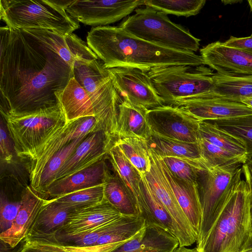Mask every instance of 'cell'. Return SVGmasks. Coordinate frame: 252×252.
<instances>
[{
  "label": "cell",
  "instance_id": "32",
  "mask_svg": "<svg viewBox=\"0 0 252 252\" xmlns=\"http://www.w3.org/2000/svg\"><path fill=\"white\" fill-rule=\"evenodd\" d=\"M104 194L107 202L123 215H138L135 204L118 176L111 173L104 185Z\"/></svg>",
  "mask_w": 252,
  "mask_h": 252
},
{
  "label": "cell",
  "instance_id": "12",
  "mask_svg": "<svg viewBox=\"0 0 252 252\" xmlns=\"http://www.w3.org/2000/svg\"><path fill=\"white\" fill-rule=\"evenodd\" d=\"M144 0H71L65 10L78 23L95 27L106 26L129 15Z\"/></svg>",
  "mask_w": 252,
  "mask_h": 252
},
{
  "label": "cell",
  "instance_id": "9",
  "mask_svg": "<svg viewBox=\"0 0 252 252\" xmlns=\"http://www.w3.org/2000/svg\"><path fill=\"white\" fill-rule=\"evenodd\" d=\"M242 168L213 167L202 170L197 180L202 219L196 248L202 245L213 224L241 180Z\"/></svg>",
  "mask_w": 252,
  "mask_h": 252
},
{
  "label": "cell",
  "instance_id": "49",
  "mask_svg": "<svg viewBox=\"0 0 252 252\" xmlns=\"http://www.w3.org/2000/svg\"><path fill=\"white\" fill-rule=\"evenodd\" d=\"M250 250H252V236L250 237V238L246 244L242 251Z\"/></svg>",
  "mask_w": 252,
  "mask_h": 252
},
{
  "label": "cell",
  "instance_id": "40",
  "mask_svg": "<svg viewBox=\"0 0 252 252\" xmlns=\"http://www.w3.org/2000/svg\"><path fill=\"white\" fill-rule=\"evenodd\" d=\"M145 225L139 215H126L123 221L110 232L101 236L95 245L127 241Z\"/></svg>",
  "mask_w": 252,
  "mask_h": 252
},
{
  "label": "cell",
  "instance_id": "14",
  "mask_svg": "<svg viewBox=\"0 0 252 252\" xmlns=\"http://www.w3.org/2000/svg\"><path fill=\"white\" fill-rule=\"evenodd\" d=\"M107 69L123 99L149 110L164 105L147 71L130 67Z\"/></svg>",
  "mask_w": 252,
  "mask_h": 252
},
{
  "label": "cell",
  "instance_id": "21",
  "mask_svg": "<svg viewBox=\"0 0 252 252\" xmlns=\"http://www.w3.org/2000/svg\"><path fill=\"white\" fill-rule=\"evenodd\" d=\"M158 158L162 170L172 190L198 237L202 219L198 184L177 178L170 171L159 156Z\"/></svg>",
  "mask_w": 252,
  "mask_h": 252
},
{
  "label": "cell",
  "instance_id": "13",
  "mask_svg": "<svg viewBox=\"0 0 252 252\" xmlns=\"http://www.w3.org/2000/svg\"><path fill=\"white\" fill-rule=\"evenodd\" d=\"M148 120L152 131L160 135L186 142H198L201 121L179 106L163 105L149 109Z\"/></svg>",
  "mask_w": 252,
  "mask_h": 252
},
{
  "label": "cell",
  "instance_id": "27",
  "mask_svg": "<svg viewBox=\"0 0 252 252\" xmlns=\"http://www.w3.org/2000/svg\"><path fill=\"white\" fill-rule=\"evenodd\" d=\"M107 155L114 173L131 196L139 216L142 197L140 187L142 178L140 173L126 158L115 140L109 148Z\"/></svg>",
  "mask_w": 252,
  "mask_h": 252
},
{
  "label": "cell",
  "instance_id": "46",
  "mask_svg": "<svg viewBox=\"0 0 252 252\" xmlns=\"http://www.w3.org/2000/svg\"><path fill=\"white\" fill-rule=\"evenodd\" d=\"M222 43L228 47L252 49V36L239 38L231 36L227 41Z\"/></svg>",
  "mask_w": 252,
  "mask_h": 252
},
{
  "label": "cell",
  "instance_id": "52",
  "mask_svg": "<svg viewBox=\"0 0 252 252\" xmlns=\"http://www.w3.org/2000/svg\"><path fill=\"white\" fill-rule=\"evenodd\" d=\"M241 252H252V250L242 251Z\"/></svg>",
  "mask_w": 252,
  "mask_h": 252
},
{
  "label": "cell",
  "instance_id": "33",
  "mask_svg": "<svg viewBox=\"0 0 252 252\" xmlns=\"http://www.w3.org/2000/svg\"><path fill=\"white\" fill-rule=\"evenodd\" d=\"M87 136L75 140L65 146L47 163L35 184L32 188L43 198L49 186L55 181L61 167L78 145Z\"/></svg>",
  "mask_w": 252,
  "mask_h": 252
},
{
  "label": "cell",
  "instance_id": "15",
  "mask_svg": "<svg viewBox=\"0 0 252 252\" xmlns=\"http://www.w3.org/2000/svg\"><path fill=\"white\" fill-rule=\"evenodd\" d=\"M204 65L222 75L234 77L252 76V49L224 45L216 41L200 50Z\"/></svg>",
  "mask_w": 252,
  "mask_h": 252
},
{
  "label": "cell",
  "instance_id": "47",
  "mask_svg": "<svg viewBox=\"0 0 252 252\" xmlns=\"http://www.w3.org/2000/svg\"><path fill=\"white\" fill-rule=\"evenodd\" d=\"M243 172L250 190V212L252 225V159L248 160L242 166Z\"/></svg>",
  "mask_w": 252,
  "mask_h": 252
},
{
  "label": "cell",
  "instance_id": "26",
  "mask_svg": "<svg viewBox=\"0 0 252 252\" xmlns=\"http://www.w3.org/2000/svg\"><path fill=\"white\" fill-rule=\"evenodd\" d=\"M56 95L66 123L83 117L95 118L94 110L89 95L74 77L63 89L56 92Z\"/></svg>",
  "mask_w": 252,
  "mask_h": 252
},
{
  "label": "cell",
  "instance_id": "6",
  "mask_svg": "<svg viewBox=\"0 0 252 252\" xmlns=\"http://www.w3.org/2000/svg\"><path fill=\"white\" fill-rule=\"evenodd\" d=\"M147 73L164 105L207 97L214 87L213 73L203 65L153 67Z\"/></svg>",
  "mask_w": 252,
  "mask_h": 252
},
{
  "label": "cell",
  "instance_id": "10",
  "mask_svg": "<svg viewBox=\"0 0 252 252\" xmlns=\"http://www.w3.org/2000/svg\"><path fill=\"white\" fill-rule=\"evenodd\" d=\"M102 131L94 118H80L58 128L35 151L29 162L30 186L32 188L49 160L61 150L79 138Z\"/></svg>",
  "mask_w": 252,
  "mask_h": 252
},
{
  "label": "cell",
  "instance_id": "31",
  "mask_svg": "<svg viewBox=\"0 0 252 252\" xmlns=\"http://www.w3.org/2000/svg\"><path fill=\"white\" fill-rule=\"evenodd\" d=\"M199 135V137L234 154L247 162V152L244 144L238 138L220 129L212 123L201 121Z\"/></svg>",
  "mask_w": 252,
  "mask_h": 252
},
{
  "label": "cell",
  "instance_id": "5",
  "mask_svg": "<svg viewBox=\"0 0 252 252\" xmlns=\"http://www.w3.org/2000/svg\"><path fill=\"white\" fill-rule=\"evenodd\" d=\"M119 27L135 36L164 48L186 52L198 50L200 39L151 7L137 8Z\"/></svg>",
  "mask_w": 252,
  "mask_h": 252
},
{
  "label": "cell",
  "instance_id": "2",
  "mask_svg": "<svg viewBox=\"0 0 252 252\" xmlns=\"http://www.w3.org/2000/svg\"><path fill=\"white\" fill-rule=\"evenodd\" d=\"M87 43L107 69L130 67L147 72L153 67L204 65L200 55L155 45L119 26L93 27L88 33Z\"/></svg>",
  "mask_w": 252,
  "mask_h": 252
},
{
  "label": "cell",
  "instance_id": "35",
  "mask_svg": "<svg viewBox=\"0 0 252 252\" xmlns=\"http://www.w3.org/2000/svg\"><path fill=\"white\" fill-rule=\"evenodd\" d=\"M115 142L140 175L150 172L151 161L147 141L137 138H117Z\"/></svg>",
  "mask_w": 252,
  "mask_h": 252
},
{
  "label": "cell",
  "instance_id": "7",
  "mask_svg": "<svg viewBox=\"0 0 252 252\" xmlns=\"http://www.w3.org/2000/svg\"><path fill=\"white\" fill-rule=\"evenodd\" d=\"M0 114L13 141L16 156L29 162L48 137L66 123L59 102L49 108L24 114H13L0 108Z\"/></svg>",
  "mask_w": 252,
  "mask_h": 252
},
{
  "label": "cell",
  "instance_id": "29",
  "mask_svg": "<svg viewBox=\"0 0 252 252\" xmlns=\"http://www.w3.org/2000/svg\"><path fill=\"white\" fill-rule=\"evenodd\" d=\"M147 143L148 147L161 158L176 157L190 159L201 162L206 165L198 142L192 143L175 139L152 131Z\"/></svg>",
  "mask_w": 252,
  "mask_h": 252
},
{
  "label": "cell",
  "instance_id": "37",
  "mask_svg": "<svg viewBox=\"0 0 252 252\" xmlns=\"http://www.w3.org/2000/svg\"><path fill=\"white\" fill-rule=\"evenodd\" d=\"M202 157L208 169L219 167L223 169L237 168L246 162L231 153L220 148L206 140L199 137Z\"/></svg>",
  "mask_w": 252,
  "mask_h": 252
},
{
  "label": "cell",
  "instance_id": "51",
  "mask_svg": "<svg viewBox=\"0 0 252 252\" xmlns=\"http://www.w3.org/2000/svg\"><path fill=\"white\" fill-rule=\"evenodd\" d=\"M221 1L224 4H233V3H238V2H241L242 1V0H222Z\"/></svg>",
  "mask_w": 252,
  "mask_h": 252
},
{
  "label": "cell",
  "instance_id": "20",
  "mask_svg": "<svg viewBox=\"0 0 252 252\" xmlns=\"http://www.w3.org/2000/svg\"><path fill=\"white\" fill-rule=\"evenodd\" d=\"M106 159L71 176L55 181L47 189L44 198H56L81 189L104 184L110 173Z\"/></svg>",
  "mask_w": 252,
  "mask_h": 252
},
{
  "label": "cell",
  "instance_id": "4",
  "mask_svg": "<svg viewBox=\"0 0 252 252\" xmlns=\"http://www.w3.org/2000/svg\"><path fill=\"white\" fill-rule=\"evenodd\" d=\"M73 77L89 95L95 119L107 136L117 138L119 105L123 99L107 68L97 60L78 63L73 67Z\"/></svg>",
  "mask_w": 252,
  "mask_h": 252
},
{
  "label": "cell",
  "instance_id": "1",
  "mask_svg": "<svg viewBox=\"0 0 252 252\" xmlns=\"http://www.w3.org/2000/svg\"><path fill=\"white\" fill-rule=\"evenodd\" d=\"M0 108L13 114L46 109L73 77L57 53L22 30L0 29Z\"/></svg>",
  "mask_w": 252,
  "mask_h": 252
},
{
  "label": "cell",
  "instance_id": "23",
  "mask_svg": "<svg viewBox=\"0 0 252 252\" xmlns=\"http://www.w3.org/2000/svg\"><path fill=\"white\" fill-rule=\"evenodd\" d=\"M121 215L120 212L106 201L96 205L74 210L69 214L67 221L57 233L82 232L111 221Z\"/></svg>",
  "mask_w": 252,
  "mask_h": 252
},
{
  "label": "cell",
  "instance_id": "42",
  "mask_svg": "<svg viewBox=\"0 0 252 252\" xmlns=\"http://www.w3.org/2000/svg\"><path fill=\"white\" fill-rule=\"evenodd\" d=\"M21 207V201H10L7 199L2 191L0 194V233L11 228Z\"/></svg>",
  "mask_w": 252,
  "mask_h": 252
},
{
  "label": "cell",
  "instance_id": "18",
  "mask_svg": "<svg viewBox=\"0 0 252 252\" xmlns=\"http://www.w3.org/2000/svg\"><path fill=\"white\" fill-rule=\"evenodd\" d=\"M173 106L184 109L201 121H215L252 115V108L244 103L216 97L184 100Z\"/></svg>",
  "mask_w": 252,
  "mask_h": 252
},
{
  "label": "cell",
  "instance_id": "3",
  "mask_svg": "<svg viewBox=\"0 0 252 252\" xmlns=\"http://www.w3.org/2000/svg\"><path fill=\"white\" fill-rule=\"evenodd\" d=\"M252 236L250 190L241 180L213 224L201 252H241Z\"/></svg>",
  "mask_w": 252,
  "mask_h": 252
},
{
  "label": "cell",
  "instance_id": "16",
  "mask_svg": "<svg viewBox=\"0 0 252 252\" xmlns=\"http://www.w3.org/2000/svg\"><path fill=\"white\" fill-rule=\"evenodd\" d=\"M22 30L54 51L72 68L76 63H88L98 59L87 43L73 33L41 29Z\"/></svg>",
  "mask_w": 252,
  "mask_h": 252
},
{
  "label": "cell",
  "instance_id": "45",
  "mask_svg": "<svg viewBox=\"0 0 252 252\" xmlns=\"http://www.w3.org/2000/svg\"><path fill=\"white\" fill-rule=\"evenodd\" d=\"M126 242L127 241L86 247L59 244L64 252H111Z\"/></svg>",
  "mask_w": 252,
  "mask_h": 252
},
{
  "label": "cell",
  "instance_id": "43",
  "mask_svg": "<svg viewBox=\"0 0 252 252\" xmlns=\"http://www.w3.org/2000/svg\"><path fill=\"white\" fill-rule=\"evenodd\" d=\"M0 152L1 161L6 163L11 162L14 154L16 155L13 141L1 116L0 122Z\"/></svg>",
  "mask_w": 252,
  "mask_h": 252
},
{
  "label": "cell",
  "instance_id": "34",
  "mask_svg": "<svg viewBox=\"0 0 252 252\" xmlns=\"http://www.w3.org/2000/svg\"><path fill=\"white\" fill-rule=\"evenodd\" d=\"M126 215H121L118 218L86 231L75 234L57 233L53 241L63 245L86 247L95 245L102 235L110 232L124 220Z\"/></svg>",
  "mask_w": 252,
  "mask_h": 252
},
{
  "label": "cell",
  "instance_id": "39",
  "mask_svg": "<svg viewBox=\"0 0 252 252\" xmlns=\"http://www.w3.org/2000/svg\"><path fill=\"white\" fill-rule=\"evenodd\" d=\"M205 3V0H144L143 5L166 15L188 17L197 15Z\"/></svg>",
  "mask_w": 252,
  "mask_h": 252
},
{
  "label": "cell",
  "instance_id": "28",
  "mask_svg": "<svg viewBox=\"0 0 252 252\" xmlns=\"http://www.w3.org/2000/svg\"><path fill=\"white\" fill-rule=\"evenodd\" d=\"M141 176L142 199L139 216L144 219L146 224L158 226L176 237V229L170 215L155 195L145 175Z\"/></svg>",
  "mask_w": 252,
  "mask_h": 252
},
{
  "label": "cell",
  "instance_id": "25",
  "mask_svg": "<svg viewBox=\"0 0 252 252\" xmlns=\"http://www.w3.org/2000/svg\"><path fill=\"white\" fill-rule=\"evenodd\" d=\"M72 211L54 201L46 200L26 239L53 241Z\"/></svg>",
  "mask_w": 252,
  "mask_h": 252
},
{
  "label": "cell",
  "instance_id": "48",
  "mask_svg": "<svg viewBox=\"0 0 252 252\" xmlns=\"http://www.w3.org/2000/svg\"><path fill=\"white\" fill-rule=\"evenodd\" d=\"M174 252H201L196 248H187L185 247H179Z\"/></svg>",
  "mask_w": 252,
  "mask_h": 252
},
{
  "label": "cell",
  "instance_id": "50",
  "mask_svg": "<svg viewBox=\"0 0 252 252\" xmlns=\"http://www.w3.org/2000/svg\"><path fill=\"white\" fill-rule=\"evenodd\" d=\"M241 102L252 108V97L243 98Z\"/></svg>",
  "mask_w": 252,
  "mask_h": 252
},
{
  "label": "cell",
  "instance_id": "44",
  "mask_svg": "<svg viewBox=\"0 0 252 252\" xmlns=\"http://www.w3.org/2000/svg\"><path fill=\"white\" fill-rule=\"evenodd\" d=\"M24 244L17 252H64L60 245L45 239H26Z\"/></svg>",
  "mask_w": 252,
  "mask_h": 252
},
{
  "label": "cell",
  "instance_id": "41",
  "mask_svg": "<svg viewBox=\"0 0 252 252\" xmlns=\"http://www.w3.org/2000/svg\"><path fill=\"white\" fill-rule=\"evenodd\" d=\"M161 158L174 176L191 183H197L200 172L208 169L202 162L192 159L176 157Z\"/></svg>",
  "mask_w": 252,
  "mask_h": 252
},
{
  "label": "cell",
  "instance_id": "19",
  "mask_svg": "<svg viewBox=\"0 0 252 252\" xmlns=\"http://www.w3.org/2000/svg\"><path fill=\"white\" fill-rule=\"evenodd\" d=\"M46 200L27 186L22 192L21 207L12 226L0 233L1 241L13 248L25 240Z\"/></svg>",
  "mask_w": 252,
  "mask_h": 252
},
{
  "label": "cell",
  "instance_id": "38",
  "mask_svg": "<svg viewBox=\"0 0 252 252\" xmlns=\"http://www.w3.org/2000/svg\"><path fill=\"white\" fill-rule=\"evenodd\" d=\"M104 184L77 190L52 200L72 210L101 204L106 201Z\"/></svg>",
  "mask_w": 252,
  "mask_h": 252
},
{
  "label": "cell",
  "instance_id": "8",
  "mask_svg": "<svg viewBox=\"0 0 252 252\" xmlns=\"http://www.w3.org/2000/svg\"><path fill=\"white\" fill-rule=\"evenodd\" d=\"M0 19L16 29L52 30L63 34L73 33L79 23L54 0H0Z\"/></svg>",
  "mask_w": 252,
  "mask_h": 252
},
{
  "label": "cell",
  "instance_id": "36",
  "mask_svg": "<svg viewBox=\"0 0 252 252\" xmlns=\"http://www.w3.org/2000/svg\"><path fill=\"white\" fill-rule=\"evenodd\" d=\"M208 122L239 139L245 147L247 161L252 159V115Z\"/></svg>",
  "mask_w": 252,
  "mask_h": 252
},
{
  "label": "cell",
  "instance_id": "30",
  "mask_svg": "<svg viewBox=\"0 0 252 252\" xmlns=\"http://www.w3.org/2000/svg\"><path fill=\"white\" fill-rule=\"evenodd\" d=\"M212 77L214 87L207 97L239 103L243 98L252 97V76L234 77L216 73L213 74Z\"/></svg>",
  "mask_w": 252,
  "mask_h": 252
},
{
  "label": "cell",
  "instance_id": "17",
  "mask_svg": "<svg viewBox=\"0 0 252 252\" xmlns=\"http://www.w3.org/2000/svg\"><path fill=\"white\" fill-rule=\"evenodd\" d=\"M115 139L101 131L89 134L63 164L55 181L88 168L102 159H108V150Z\"/></svg>",
  "mask_w": 252,
  "mask_h": 252
},
{
  "label": "cell",
  "instance_id": "11",
  "mask_svg": "<svg viewBox=\"0 0 252 252\" xmlns=\"http://www.w3.org/2000/svg\"><path fill=\"white\" fill-rule=\"evenodd\" d=\"M151 161L150 172L144 174L153 191L163 205L173 221L179 247L190 246L197 235L180 206L161 167L158 155L149 148Z\"/></svg>",
  "mask_w": 252,
  "mask_h": 252
},
{
  "label": "cell",
  "instance_id": "22",
  "mask_svg": "<svg viewBox=\"0 0 252 252\" xmlns=\"http://www.w3.org/2000/svg\"><path fill=\"white\" fill-rule=\"evenodd\" d=\"M178 239L163 228L146 224L138 233L111 252H174Z\"/></svg>",
  "mask_w": 252,
  "mask_h": 252
},
{
  "label": "cell",
  "instance_id": "53",
  "mask_svg": "<svg viewBox=\"0 0 252 252\" xmlns=\"http://www.w3.org/2000/svg\"><path fill=\"white\" fill-rule=\"evenodd\" d=\"M251 35L252 36V34H251Z\"/></svg>",
  "mask_w": 252,
  "mask_h": 252
},
{
  "label": "cell",
  "instance_id": "24",
  "mask_svg": "<svg viewBox=\"0 0 252 252\" xmlns=\"http://www.w3.org/2000/svg\"><path fill=\"white\" fill-rule=\"evenodd\" d=\"M118 109L117 138L148 140L152 134L148 120L149 109L125 99L119 104Z\"/></svg>",
  "mask_w": 252,
  "mask_h": 252
}]
</instances>
